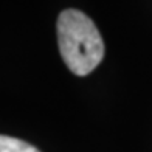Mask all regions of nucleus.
Returning a JSON list of instances; mask_svg holds the SVG:
<instances>
[{
  "label": "nucleus",
  "mask_w": 152,
  "mask_h": 152,
  "mask_svg": "<svg viewBox=\"0 0 152 152\" xmlns=\"http://www.w3.org/2000/svg\"><path fill=\"white\" fill-rule=\"evenodd\" d=\"M58 44L65 65L78 76L93 72L104 58V42L93 20L78 10L58 17Z\"/></svg>",
  "instance_id": "f257e3e1"
},
{
  "label": "nucleus",
  "mask_w": 152,
  "mask_h": 152,
  "mask_svg": "<svg viewBox=\"0 0 152 152\" xmlns=\"http://www.w3.org/2000/svg\"><path fill=\"white\" fill-rule=\"evenodd\" d=\"M0 152H40V151L26 141L0 135Z\"/></svg>",
  "instance_id": "f03ea898"
}]
</instances>
